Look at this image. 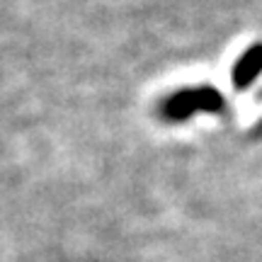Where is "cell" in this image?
I'll return each mask as SVG.
<instances>
[{
	"instance_id": "obj_1",
	"label": "cell",
	"mask_w": 262,
	"mask_h": 262,
	"mask_svg": "<svg viewBox=\"0 0 262 262\" xmlns=\"http://www.w3.org/2000/svg\"><path fill=\"white\" fill-rule=\"evenodd\" d=\"M224 97L211 90V88H192V90H180L172 97L165 100L163 114L170 122H182L196 112H216L221 110Z\"/></svg>"
},
{
	"instance_id": "obj_2",
	"label": "cell",
	"mask_w": 262,
	"mask_h": 262,
	"mask_svg": "<svg viewBox=\"0 0 262 262\" xmlns=\"http://www.w3.org/2000/svg\"><path fill=\"white\" fill-rule=\"evenodd\" d=\"M260 73H262V44H255L238 58V63L233 68V85L238 90H243Z\"/></svg>"
}]
</instances>
